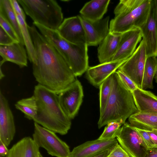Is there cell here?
<instances>
[{
    "mask_svg": "<svg viewBox=\"0 0 157 157\" xmlns=\"http://www.w3.org/2000/svg\"><path fill=\"white\" fill-rule=\"evenodd\" d=\"M28 27L36 56L33 73L39 84L57 94L73 82L75 77L67 63L54 46L33 25Z\"/></svg>",
    "mask_w": 157,
    "mask_h": 157,
    "instance_id": "obj_1",
    "label": "cell"
},
{
    "mask_svg": "<svg viewBox=\"0 0 157 157\" xmlns=\"http://www.w3.org/2000/svg\"><path fill=\"white\" fill-rule=\"evenodd\" d=\"M33 95L37 107L35 122L56 133L66 134L71 122L59 102L58 94L39 84L34 87Z\"/></svg>",
    "mask_w": 157,
    "mask_h": 157,
    "instance_id": "obj_2",
    "label": "cell"
},
{
    "mask_svg": "<svg viewBox=\"0 0 157 157\" xmlns=\"http://www.w3.org/2000/svg\"><path fill=\"white\" fill-rule=\"evenodd\" d=\"M111 93L103 112L100 114L98 123L99 129L114 121L123 124L131 115L139 111L132 93L121 79L116 71L113 74Z\"/></svg>",
    "mask_w": 157,
    "mask_h": 157,
    "instance_id": "obj_3",
    "label": "cell"
},
{
    "mask_svg": "<svg viewBox=\"0 0 157 157\" xmlns=\"http://www.w3.org/2000/svg\"><path fill=\"white\" fill-rule=\"evenodd\" d=\"M33 24L61 55L75 77L86 71L89 67L88 46L86 43H71L63 38L57 30L48 28L35 22Z\"/></svg>",
    "mask_w": 157,
    "mask_h": 157,
    "instance_id": "obj_4",
    "label": "cell"
},
{
    "mask_svg": "<svg viewBox=\"0 0 157 157\" xmlns=\"http://www.w3.org/2000/svg\"><path fill=\"white\" fill-rule=\"evenodd\" d=\"M151 0H121L114 10L110 21L109 33L121 34L134 27L140 28L146 22Z\"/></svg>",
    "mask_w": 157,
    "mask_h": 157,
    "instance_id": "obj_5",
    "label": "cell"
},
{
    "mask_svg": "<svg viewBox=\"0 0 157 157\" xmlns=\"http://www.w3.org/2000/svg\"><path fill=\"white\" fill-rule=\"evenodd\" d=\"M25 13L37 23L57 30L63 20L61 7L55 0H17Z\"/></svg>",
    "mask_w": 157,
    "mask_h": 157,
    "instance_id": "obj_6",
    "label": "cell"
},
{
    "mask_svg": "<svg viewBox=\"0 0 157 157\" xmlns=\"http://www.w3.org/2000/svg\"><path fill=\"white\" fill-rule=\"evenodd\" d=\"M33 139L39 147L44 148L48 154L56 157H70L69 146L55 132L34 123Z\"/></svg>",
    "mask_w": 157,
    "mask_h": 157,
    "instance_id": "obj_7",
    "label": "cell"
},
{
    "mask_svg": "<svg viewBox=\"0 0 157 157\" xmlns=\"http://www.w3.org/2000/svg\"><path fill=\"white\" fill-rule=\"evenodd\" d=\"M116 138L130 157H144L148 150L135 128L126 122L121 127Z\"/></svg>",
    "mask_w": 157,
    "mask_h": 157,
    "instance_id": "obj_8",
    "label": "cell"
},
{
    "mask_svg": "<svg viewBox=\"0 0 157 157\" xmlns=\"http://www.w3.org/2000/svg\"><path fill=\"white\" fill-rule=\"evenodd\" d=\"M147 58L145 44L142 40L133 54L118 69L141 89Z\"/></svg>",
    "mask_w": 157,
    "mask_h": 157,
    "instance_id": "obj_9",
    "label": "cell"
},
{
    "mask_svg": "<svg viewBox=\"0 0 157 157\" xmlns=\"http://www.w3.org/2000/svg\"><path fill=\"white\" fill-rule=\"evenodd\" d=\"M58 95L62 109L70 119H73L78 112L83 97L81 82L76 79Z\"/></svg>",
    "mask_w": 157,
    "mask_h": 157,
    "instance_id": "obj_10",
    "label": "cell"
},
{
    "mask_svg": "<svg viewBox=\"0 0 157 157\" xmlns=\"http://www.w3.org/2000/svg\"><path fill=\"white\" fill-rule=\"evenodd\" d=\"M141 30L147 57L157 56V0H151V8Z\"/></svg>",
    "mask_w": 157,
    "mask_h": 157,
    "instance_id": "obj_11",
    "label": "cell"
},
{
    "mask_svg": "<svg viewBox=\"0 0 157 157\" xmlns=\"http://www.w3.org/2000/svg\"><path fill=\"white\" fill-rule=\"evenodd\" d=\"M16 133L14 116L7 99L0 91V140L8 147Z\"/></svg>",
    "mask_w": 157,
    "mask_h": 157,
    "instance_id": "obj_12",
    "label": "cell"
},
{
    "mask_svg": "<svg viewBox=\"0 0 157 157\" xmlns=\"http://www.w3.org/2000/svg\"><path fill=\"white\" fill-rule=\"evenodd\" d=\"M79 16L85 30L87 46L99 45L109 33V17L91 21Z\"/></svg>",
    "mask_w": 157,
    "mask_h": 157,
    "instance_id": "obj_13",
    "label": "cell"
},
{
    "mask_svg": "<svg viewBox=\"0 0 157 157\" xmlns=\"http://www.w3.org/2000/svg\"><path fill=\"white\" fill-rule=\"evenodd\" d=\"M142 37L141 30L138 27L122 33L117 50L111 61H126L135 52Z\"/></svg>",
    "mask_w": 157,
    "mask_h": 157,
    "instance_id": "obj_14",
    "label": "cell"
},
{
    "mask_svg": "<svg viewBox=\"0 0 157 157\" xmlns=\"http://www.w3.org/2000/svg\"><path fill=\"white\" fill-rule=\"evenodd\" d=\"M57 31L63 38L71 43H86L85 30L79 15L64 19Z\"/></svg>",
    "mask_w": 157,
    "mask_h": 157,
    "instance_id": "obj_15",
    "label": "cell"
},
{
    "mask_svg": "<svg viewBox=\"0 0 157 157\" xmlns=\"http://www.w3.org/2000/svg\"><path fill=\"white\" fill-rule=\"evenodd\" d=\"M118 143L117 139L88 141L75 147L70 157H92L108 149L113 148Z\"/></svg>",
    "mask_w": 157,
    "mask_h": 157,
    "instance_id": "obj_16",
    "label": "cell"
},
{
    "mask_svg": "<svg viewBox=\"0 0 157 157\" xmlns=\"http://www.w3.org/2000/svg\"><path fill=\"white\" fill-rule=\"evenodd\" d=\"M125 61H111L89 67L86 71L87 77L93 85L99 86Z\"/></svg>",
    "mask_w": 157,
    "mask_h": 157,
    "instance_id": "obj_17",
    "label": "cell"
},
{
    "mask_svg": "<svg viewBox=\"0 0 157 157\" xmlns=\"http://www.w3.org/2000/svg\"><path fill=\"white\" fill-rule=\"evenodd\" d=\"M24 45L15 42L8 45H0V55L5 62L9 61L21 68L27 66V51Z\"/></svg>",
    "mask_w": 157,
    "mask_h": 157,
    "instance_id": "obj_18",
    "label": "cell"
},
{
    "mask_svg": "<svg viewBox=\"0 0 157 157\" xmlns=\"http://www.w3.org/2000/svg\"><path fill=\"white\" fill-rule=\"evenodd\" d=\"M121 34L109 33L99 45L98 56L101 63L111 61L117 50Z\"/></svg>",
    "mask_w": 157,
    "mask_h": 157,
    "instance_id": "obj_19",
    "label": "cell"
},
{
    "mask_svg": "<svg viewBox=\"0 0 157 157\" xmlns=\"http://www.w3.org/2000/svg\"><path fill=\"white\" fill-rule=\"evenodd\" d=\"M139 111L157 114V96L150 91L139 88L132 92Z\"/></svg>",
    "mask_w": 157,
    "mask_h": 157,
    "instance_id": "obj_20",
    "label": "cell"
},
{
    "mask_svg": "<svg viewBox=\"0 0 157 157\" xmlns=\"http://www.w3.org/2000/svg\"><path fill=\"white\" fill-rule=\"evenodd\" d=\"M39 148L33 138L25 137L9 150L6 157H35L40 152Z\"/></svg>",
    "mask_w": 157,
    "mask_h": 157,
    "instance_id": "obj_21",
    "label": "cell"
},
{
    "mask_svg": "<svg viewBox=\"0 0 157 157\" xmlns=\"http://www.w3.org/2000/svg\"><path fill=\"white\" fill-rule=\"evenodd\" d=\"M110 0H93L86 2L80 11L81 16L91 21L103 18L106 13Z\"/></svg>",
    "mask_w": 157,
    "mask_h": 157,
    "instance_id": "obj_22",
    "label": "cell"
},
{
    "mask_svg": "<svg viewBox=\"0 0 157 157\" xmlns=\"http://www.w3.org/2000/svg\"><path fill=\"white\" fill-rule=\"evenodd\" d=\"M129 124L141 129L151 131L157 129V114L146 112H138L128 118Z\"/></svg>",
    "mask_w": 157,
    "mask_h": 157,
    "instance_id": "obj_23",
    "label": "cell"
},
{
    "mask_svg": "<svg viewBox=\"0 0 157 157\" xmlns=\"http://www.w3.org/2000/svg\"><path fill=\"white\" fill-rule=\"evenodd\" d=\"M0 15L12 25L19 37L20 43L25 45L17 15L10 0H0Z\"/></svg>",
    "mask_w": 157,
    "mask_h": 157,
    "instance_id": "obj_24",
    "label": "cell"
},
{
    "mask_svg": "<svg viewBox=\"0 0 157 157\" xmlns=\"http://www.w3.org/2000/svg\"><path fill=\"white\" fill-rule=\"evenodd\" d=\"M16 15L24 41L28 59L32 64L35 63L36 61V56L35 48L28 27V25L26 22L25 18L19 14Z\"/></svg>",
    "mask_w": 157,
    "mask_h": 157,
    "instance_id": "obj_25",
    "label": "cell"
},
{
    "mask_svg": "<svg viewBox=\"0 0 157 157\" xmlns=\"http://www.w3.org/2000/svg\"><path fill=\"white\" fill-rule=\"evenodd\" d=\"M157 69V56L147 57L144 68L141 89H153V81Z\"/></svg>",
    "mask_w": 157,
    "mask_h": 157,
    "instance_id": "obj_26",
    "label": "cell"
},
{
    "mask_svg": "<svg viewBox=\"0 0 157 157\" xmlns=\"http://www.w3.org/2000/svg\"><path fill=\"white\" fill-rule=\"evenodd\" d=\"M16 109L22 112L24 117L29 120H34L37 114V107L35 96L22 98L15 104Z\"/></svg>",
    "mask_w": 157,
    "mask_h": 157,
    "instance_id": "obj_27",
    "label": "cell"
},
{
    "mask_svg": "<svg viewBox=\"0 0 157 157\" xmlns=\"http://www.w3.org/2000/svg\"><path fill=\"white\" fill-rule=\"evenodd\" d=\"M113 85V74L99 86L100 114L104 111L111 93Z\"/></svg>",
    "mask_w": 157,
    "mask_h": 157,
    "instance_id": "obj_28",
    "label": "cell"
},
{
    "mask_svg": "<svg viewBox=\"0 0 157 157\" xmlns=\"http://www.w3.org/2000/svg\"><path fill=\"white\" fill-rule=\"evenodd\" d=\"M123 124L118 121L112 122L108 123L98 137L101 140H109L115 138L121 125Z\"/></svg>",
    "mask_w": 157,
    "mask_h": 157,
    "instance_id": "obj_29",
    "label": "cell"
},
{
    "mask_svg": "<svg viewBox=\"0 0 157 157\" xmlns=\"http://www.w3.org/2000/svg\"><path fill=\"white\" fill-rule=\"evenodd\" d=\"M0 26L17 42H20L19 37L12 25L2 16L0 15Z\"/></svg>",
    "mask_w": 157,
    "mask_h": 157,
    "instance_id": "obj_30",
    "label": "cell"
},
{
    "mask_svg": "<svg viewBox=\"0 0 157 157\" xmlns=\"http://www.w3.org/2000/svg\"><path fill=\"white\" fill-rule=\"evenodd\" d=\"M116 71L121 79L131 91L132 92L138 88L130 78L120 71L118 70Z\"/></svg>",
    "mask_w": 157,
    "mask_h": 157,
    "instance_id": "obj_31",
    "label": "cell"
},
{
    "mask_svg": "<svg viewBox=\"0 0 157 157\" xmlns=\"http://www.w3.org/2000/svg\"><path fill=\"white\" fill-rule=\"evenodd\" d=\"M135 128L148 149L155 147L153 142L147 131Z\"/></svg>",
    "mask_w": 157,
    "mask_h": 157,
    "instance_id": "obj_32",
    "label": "cell"
},
{
    "mask_svg": "<svg viewBox=\"0 0 157 157\" xmlns=\"http://www.w3.org/2000/svg\"><path fill=\"white\" fill-rule=\"evenodd\" d=\"M107 157H130L118 143L112 149Z\"/></svg>",
    "mask_w": 157,
    "mask_h": 157,
    "instance_id": "obj_33",
    "label": "cell"
},
{
    "mask_svg": "<svg viewBox=\"0 0 157 157\" xmlns=\"http://www.w3.org/2000/svg\"><path fill=\"white\" fill-rule=\"evenodd\" d=\"M15 42L14 40L0 26V45H8Z\"/></svg>",
    "mask_w": 157,
    "mask_h": 157,
    "instance_id": "obj_34",
    "label": "cell"
},
{
    "mask_svg": "<svg viewBox=\"0 0 157 157\" xmlns=\"http://www.w3.org/2000/svg\"><path fill=\"white\" fill-rule=\"evenodd\" d=\"M12 6L16 14L20 15L26 18L25 13L21 8L17 0H10Z\"/></svg>",
    "mask_w": 157,
    "mask_h": 157,
    "instance_id": "obj_35",
    "label": "cell"
},
{
    "mask_svg": "<svg viewBox=\"0 0 157 157\" xmlns=\"http://www.w3.org/2000/svg\"><path fill=\"white\" fill-rule=\"evenodd\" d=\"M9 150L4 144L0 140V157H6L8 155Z\"/></svg>",
    "mask_w": 157,
    "mask_h": 157,
    "instance_id": "obj_36",
    "label": "cell"
},
{
    "mask_svg": "<svg viewBox=\"0 0 157 157\" xmlns=\"http://www.w3.org/2000/svg\"><path fill=\"white\" fill-rule=\"evenodd\" d=\"M147 131L153 142L155 147H157V129Z\"/></svg>",
    "mask_w": 157,
    "mask_h": 157,
    "instance_id": "obj_37",
    "label": "cell"
},
{
    "mask_svg": "<svg viewBox=\"0 0 157 157\" xmlns=\"http://www.w3.org/2000/svg\"><path fill=\"white\" fill-rule=\"evenodd\" d=\"M144 157H157V147L148 149Z\"/></svg>",
    "mask_w": 157,
    "mask_h": 157,
    "instance_id": "obj_38",
    "label": "cell"
},
{
    "mask_svg": "<svg viewBox=\"0 0 157 157\" xmlns=\"http://www.w3.org/2000/svg\"><path fill=\"white\" fill-rule=\"evenodd\" d=\"M113 148L108 149L102 151L92 157H107L110 152Z\"/></svg>",
    "mask_w": 157,
    "mask_h": 157,
    "instance_id": "obj_39",
    "label": "cell"
},
{
    "mask_svg": "<svg viewBox=\"0 0 157 157\" xmlns=\"http://www.w3.org/2000/svg\"><path fill=\"white\" fill-rule=\"evenodd\" d=\"M5 76V75L3 73L2 69L1 67H0V79L1 80L2 78H3Z\"/></svg>",
    "mask_w": 157,
    "mask_h": 157,
    "instance_id": "obj_40",
    "label": "cell"
},
{
    "mask_svg": "<svg viewBox=\"0 0 157 157\" xmlns=\"http://www.w3.org/2000/svg\"><path fill=\"white\" fill-rule=\"evenodd\" d=\"M154 78L155 79L156 82L157 83V69H156V71L155 72V75H154Z\"/></svg>",
    "mask_w": 157,
    "mask_h": 157,
    "instance_id": "obj_41",
    "label": "cell"
},
{
    "mask_svg": "<svg viewBox=\"0 0 157 157\" xmlns=\"http://www.w3.org/2000/svg\"><path fill=\"white\" fill-rule=\"evenodd\" d=\"M35 157H44L42 156V155H41V154L40 152L38 153V154Z\"/></svg>",
    "mask_w": 157,
    "mask_h": 157,
    "instance_id": "obj_42",
    "label": "cell"
}]
</instances>
